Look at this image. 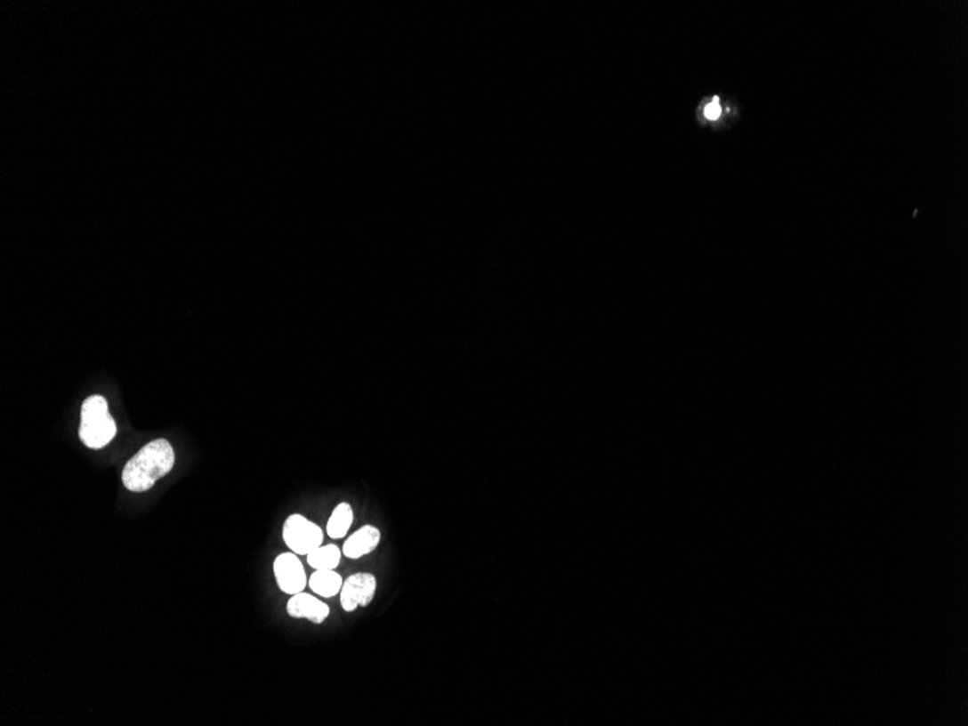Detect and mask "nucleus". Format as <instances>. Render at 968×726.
Wrapping results in <instances>:
<instances>
[{
    "label": "nucleus",
    "mask_w": 968,
    "mask_h": 726,
    "mask_svg": "<svg viewBox=\"0 0 968 726\" xmlns=\"http://www.w3.org/2000/svg\"><path fill=\"white\" fill-rule=\"evenodd\" d=\"M274 577L283 593H301L308 586L305 567L294 553H283L273 562Z\"/></svg>",
    "instance_id": "nucleus-5"
},
{
    "label": "nucleus",
    "mask_w": 968,
    "mask_h": 726,
    "mask_svg": "<svg viewBox=\"0 0 968 726\" xmlns=\"http://www.w3.org/2000/svg\"><path fill=\"white\" fill-rule=\"evenodd\" d=\"M286 610L289 613V617L294 619H308L317 625L324 624L331 613L329 606L325 601L305 592L294 594L287 601Z\"/></svg>",
    "instance_id": "nucleus-6"
},
{
    "label": "nucleus",
    "mask_w": 968,
    "mask_h": 726,
    "mask_svg": "<svg viewBox=\"0 0 968 726\" xmlns=\"http://www.w3.org/2000/svg\"><path fill=\"white\" fill-rule=\"evenodd\" d=\"M352 523H354V509H352L351 504L341 502L329 516L328 523H327V534L332 539L345 538L350 528L352 527Z\"/></svg>",
    "instance_id": "nucleus-9"
},
{
    "label": "nucleus",
    "mask_w": 968,
    "mask_h": 726,
    "mask_svg": "<svg viewBox=\"0 0 968 726\" xmlns=\"http://www.w3.org/2000/svg\"><path fill=\"white\" fill-rule=\"evenodd\" d=\"M705 115H706L707 119H712V121L718 119L719 115H721V106H719L718 98H714V102L709 103V105L705 108Z\"/></svg>",
    "instance_id": "nucleus-11"
},
{
    "label": "nucleus",
    "mask_w": 968,
    "mask_h": 726,
    "mask_svg": "<svg viewBox=\"0 0 968 726\" xmlns=\"http://www.w3.org/2000/svg\"><path fill=\"white\" fill-rule=\"evenodd\" d=\"M78 435L90 449L105 448L117 435V422L109 414L103 396L94 395L83 402Z\"/></svg>",
    "instance_id": "nucleus-2"
},
{
    "label": "nucleus",
    "mask_w": 968,
    "mask_h": 726,
    "mask_svg": "<svg viewBox=\"0 0 968 726\" xmlns=\"http://www.w3.org/2000/svg\"><path fill=\"white\" fill-rule=\"evenodd\" d=\"M382 543V531L375 525H364L345 539L343 554L350 560H359L373 554Z\"/></svg>",
    "instance_id": "nucleus-7"
},
{
    "label": "nucleus",
    "mask_w": 968,
    "mask_h": 726,
    "mask_svg": "<svg viewBox=\"0 0 968 726\" xmlns=\"http://www.w3.org/2000/svg\"><path fill=\"white\" fill-rule=\"evenodd\" d=\"M343 585H344V578L335 570H315L308 580V586L313 593L327 599L338 596Z\"/></svg>",
    "instance_id": "nucleus-8"
},
{
    "label": "nucleus",
    "mask_w": 968,
    "mask_h": 726,
    "mask_svg": "<svg viewBox=\"0 0 968 726\" xmlns=\"http://www.w3.org/2000/svg\"><path fill=\"white\" fill-rule=\"evenodd\" d=\"M343 555H344L343 550L334 544H328V545H320L306 557H308L309 566L315 570H335L336 567L340 566Z\"/></svg>",
    "instance_id": "nucleus-10"
},
{
    "label": "nucleus",
    "mask_w": 968,
    "mask_h": 726,
    "mask_svg": "<svg viewBox=\"0 0 968 726\" xmlns=\"http://www.w3.org/2000/svg\"><path fill=\"white\" fill-rule=\"evenodd\" d=\"M174 460L172 444L163 438L154 440L126 463L122 472V483L129 492H147L172 472Z\"/></svg>",
    "instance_id": "nucleus-1"
},
{
    "label": "nucleus",
    "mask_w": 968,
    "mask_h": 726,
    "mask_svg": "<svg viewBox=\"0 0 968 726\" xmlns=\"http://www.w3.org/2000/svg\"><path fill=\"white\" fill-rule=\"evenodd\" d=\"M377 592V577L368 571L354 573L345 578L341 589L340 601L344 612H356L370 605Z\"/></svg>",
    "instance_id": "nucleus-4"
},
{
    "label": "nucleus",
    "mask_w": 968,
    "mask_h": 726,
    "mask_svg": "<svg viewBox=\"0 0 968 726\" xmlns=\"http://www.w3.org/2000/svg\"><path fill=\"white\" fill-rule=\"evenodd\" d=\"M283 541L297 555H308L324 543V531L301 513H294L283 525Z\"/></svg>",
    "instance_id": "nucleus-3"
}]
</instances>
